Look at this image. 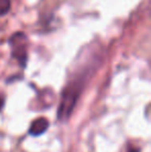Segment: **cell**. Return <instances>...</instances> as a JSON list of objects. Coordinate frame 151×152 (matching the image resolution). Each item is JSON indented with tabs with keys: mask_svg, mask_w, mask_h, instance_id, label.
Returning <instances> with one entry per match:
<instances>
[{
	"mask_svg": "<svg viewBox=\"0 0 151 152\" xmlns=\"http://www.w3.org/2000/svg\"><path fill=\"white\" fill-rule=\"evenodd\" d=\"M80 88L78 84H75L74 86L67 87L62 93L61 102L58 109V119L59 120H66L71 115L73 109L75 108V104L78 100Z\"/></svg>",
	"mask_w": 151,
	"mask_h": 152,
	"instance_id": "obj_1",
	"label": "cell"
},
{
	"mask_svg": "<svg viewBox=\"0 0 151 152\" xmlns=\"http://www.w3.org/2000/svg\"><path fill=\"white\" fill-rule=\"evenodd\" d=\"M9 45L12 47V56L17 58L22 67H25L27 61V36L23 32H17L9 38Z\"/></svg>",
	"mask_w": 151,
	"mask_h": 152,
	"instance_id": "obj_2",
	"label": "cell"
},
{
	"mask_svg": "<svg viewBox=\"0 0 151 152\" xmlns=\"http://www.w3.org/2000/svg\"><path fill=\"white\" fill-rule=\"evenodd\" d=\"M49 127V121L46 118H37L31 123L29 128V134L33 137H38L47 132Z\"/></svg>",
	"mask_w": 151,
	"mask_h": 152,
	"instance_id": "obj_3",
	"label": "cell"
},
{
	"mask_svg": "<svg viewBox=\"0 0 151 152\" xmlns=\"http://www.w3.org/2000/svg\"><path fill=\"white\" fill-rule=\"evenodd\" d=\"M10 10V0H0V17L5 16Z\"/></svg>",
	"mask_w": 151,
	"mask_h": 152,
	"instance_id": "obj_4",
	"label": "cell"
},
{
	"mask_svg": "<svg viewBox=\"0 0 151 152\" xmlns=\"http://www.w3.org/2000/svg\"><path fill=\"white\" fill-rule=\"evenodd\" d=\"M128 152H141V150H140L139 148H131L128 150Z\"/></svg>",
	"mask_w": 151,
	"mask_h": 152,
	"instance_id": "obj_5",
	"label": "cell"
},
{
	"mask_svg": "<svg viewBox=\"0 0 151 152\" xmlns=\"http://www.w3.org/2000/svg\"><path fill=\"white\" fill-rule=\"evenodd\" d=\"M2 108H3V99H2V97L0 96V111H1Z\"/></svg>",
	"mask_w": 151,
	"mask_h": 152,
	"instance_id": "obj_6",
	"label": "cell"
}]
</instances>
